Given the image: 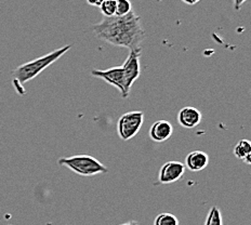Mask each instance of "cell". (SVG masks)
<instances>
[{
	"label": "cell",
	"mask_w": 251,
	"mask_h": 225,
	"mask_svg": "<svg viewBox=\"0 0 251 225\" xmlns=\"http://www.w3.org/2000/svg\"><path fill=\"white\" fill-rule=\"evenodd\" d=\"M141 51H142L141 48L130 51L127 60H126L124 64L122 65L123 72H124L125 87H126V90H127L129 94L134 81L138 79L141 74V67H140Z\"/></svg>",
	"instance_id": "cell-5"
},
{
	"label": "cell",
	"mask_w": 251,
	"mask_h": 225,
	"mask_svg": "<svg viewBox=\"0 0 251 225\" xmlns=\"http://www.w3.org/2000/svg\"><path fill=\"white\" fill-rule=\"evenodd\" d=\"M209 164V156L202 150L191 151L185 158V168L192 172H200Z\"/></svg>",
	"instance_id": "cell-10"
},
{
	"label": "cell",
	"mask_w": 251,
	"mask_h": 225,
	"mask_svg": "<svg viewBox=\"0 0 251 225\" xmlns=\"http://www.w3.org/2000/svg\"><path fill=\"white\" fill-rule=\"evenodd\" d=\"M205 225H223L221 212H220L218 207L213 206L210 209V211H209L208 216H207Z\"/></svg>",
	"instance_id": "cell-14"
},
{
	"label": "cell",
	"mask_w": 251,
	"mask_h": 225,
	"mask_svg": "<svg viewBox=\"0 0 251 225\" xmlns=\"http://www.w3.org/2000/svg\"><path fill=\"white\" fill-rule=\"evenodd\" d=\"M103 0H87V2L90 4V6H97L99 7L101 4Z\"/></svg>",
	"instance_id": "cell-17"
},
{
	"label": "cell",
	"mask_w": 251,
	"mask_h": 225,
	"mask_svg": "<svg viewBox=\"0 0 251 225\" xmlns=\"http://www.w3.org/2000/svg\"><path fill=\"white\" fill-rule=\"evenodd\" d=\"M201 122V113L200 109L193 106H185L177 114V123L184 129H193Z\"/></svg>",
	"instance_id": "cell-8"
},
{
	"label": "cell",
	"mask_w": 251,
	"mask_h": 225,
	"mask_svg": "<svg viewBox=\"0 0 251 225\" xmlns=\"http://www.w3.org/2000/svg\"><path fill=\"white\" fill-rule=\"evenodd\" d=\"M172 134H174V127L168 120L165 119L157 120L150 128V137L157 143H163L165 141H168Z\"/></svg>",
	"instance_id": "cell-9"
},
{
	"label": "cell",
	"mask_w": 251,
	"mask_h": 225,
	"mask_svg": "<svg viewBox=\"0 0 251 225\" xmlns=\"http://www.w3.org/2000/svg\"><path fill=\"white\" fill-rule=\"evenodd\" d=\"M185 166L181 161L171 160L167 161L159 170L158 181L161 184H172V183L177 182L182 176L184 175Z\"/></svg>",
	"instance_id": "cell-7"
},
{
	"label": "cell",
	"mask_w": 251,
	"mask_h": 225,
	"mask_svg": "<svg viewBox=\"0 0 251 225\" xmlns=\"http://www.w3.org/2000/svg\"><path fill=\"white\" fill-rule=\"evenodd\" d=\"M182 1L186 4H190V6H193V4H196L197 2H200L201 0H182Z\"/></svg>",
	"instance_id": "cell-18"
},
{
	"label": "cell",
	"mask_w": 251,
	"mask_h": 225,
	"mask_svg": "<svg viewBox=\"0 0 251 225\" xmlns=\"http://www.w3.org/2000/svg\"><path fill=\"white\" fill-rule=\"evenodd\" d=\"M246 1H247V0H234V9L238 11L240 7L243 6V3H245Z\"/></svg>",
	"instance_id": "cell-16"
},
{
	"label": "cell",
	"mask_w": 251,
	"mask_h": 225,
	"mask_svg": "<svg viewBox=\"0 0 251 225\" xmlns=\"http://www.w3.org/2000/svg\"><path fill=\"white\" fill-rule=\"evenodd\" d=\"M99 7H100L101 12L105 18L116 15V1H114V0H103Z\"/></svg>",
	"instance_id": "cell-13"
},
{
	"label": "cell",
	"mask_w": 251,
	"mask_h": 225,
	"mask_svg": "<svg viewBox=\"0 0 251 225\" xmlns=\"http://www.w3.org/2000/svg\"><path fill=\"white\" fill-rule=\"evenodd\" d=\"M57 164L83 176H92L108 172V169L102 163L94 158L93 156L86 154L63 157L57 160Z\"/></svg>",
	"instance_id": "cell-3"
},
{
	"label": "cell",
	"mask_w": 251,
	"mask_h": 225,
	"mask_svg": "<svg viewBox=\"0 0 251 225\" xmlns=\"http://www.w3.org/2000/svg\"><path fill=\"white\" fill-rule=\"evenodd\" d=\"M233 154L238 159L246 161V164L250 165V157H251V143L247 139H243L237 142L234 146Z\"/></svg>",
	"instance_id": "cell-11"
},
{
	"label": "cell",
	"mask_w": 251,
	"mask_h": 225,
	"mask_svg": "<svg viewBox=\"0 0 251 225\" xmlns=\"http://www.w3.org/2000/svg\"><path fill=\"white\" fill-rule=\"evenodd\" d=\"M91 75L100 78V79L106 81L108 85L117 88L124 99L128 98L129 93L126 90L125 87L124 72L122 66H114L107 70H92Z\"/></svg>",
	"instance_id": "cell-6"
},
{
	"label": "cell",
	"mask_w": 251,
	"mask_h": 225,
	"mask_svg": "<svg viewBox=\"0 0 251 225\" xmlns=\"http://www.w3.org/2000/svg\"><path fill=\"white\" fill-rule=\"evenodd\" d=\"M119 225H139V223L137 221H129V222H126V223L119 224Z\"/></svg>",
	"instance_id": "cell-19"
},
{
	"label": "cell",
	"mask_w": 251,
	"mask_h": 225,
	"mask_svg": "<svg viewBox=\"0 0 251 225\" xmlns=\"http://www.w3.org/2000/svg\"><path fill=\"white\" fill-rule=\"evenodd\" d=\"M132 11V4L130 0H117L116 1V15L124 17Z\"/></svg>",
	"instance_id": "cell-15"
},
{
	"label": "cell",
	"mask_w": 251,
	"mask_h": 225,
	"mask_svg": "<svg viewBox=\"0 0 251 225\" xmlns=\"http://www.w3.org/2000/svg\"><path fill=\"white\" fill-rule=\"evenodd\" d=\"M71 48V45H66L64 47H61L59 49L49 52L48 54L37 57V59L26 62L24 64L18 66L12 73L13 85L17 92L20 94H24L25 89L23 86L26 82L35 79L41 72L48 69L50 65L55 63L61 56L64 55L66 52H69Z\"/></svg>",
	"instance_id": "cell-2"
},
{
	"label": "cell",
	"mask_w": 251,
	"mask_h": 225,
	"mask_svg": "<svg viewBox=\"0 0 251 225\" xmlns=\"http://www.w3.org/2000/svg\"><path fill=\"white\" fill-rule=\"evenodd\" d=\"M144 123V113L141 111L127 112L119 117L117 132L123 141H129L137 135Z\"/></svg>",
	"instance_id": "cell-4"
},
{
	"label": "cell",
	"mask_w": 251,
	"mask_h": 225,
	"mask_svg": "<svg viewBox=\"0 0 251 225\" xmlns=\"http://www.w3.org/2000/svg\"><path fill=\"white\" fill-rule=\"evenodd\" d=\"M114 1H117V0H114Z\"/></svg>",
	"instance_id": "cell-20"
},
{
	"label": "cell",
	"mask_w": 251,
	"mask_h": 225,
	"mask_svg": "<svg viewBox=\"0 0 251 225\" xmlns=\"http://www.w3.org/2000/svg\"><path fill=\"white\" fill-rule=\"evenodd\" d=\"M154 225H180V223L175 214L163 212L155 218Z\"/></svg>",
	"instance_id": "cell-12"
},
{
	"label": "cell",
	"mask_w": 251,
	"mask_h": 225,
	"mask_svg": "<svg viewBox=\"0 0 251 225\" xmlns=\"http://www.w3.org/2000/svg\"><path fill=\"white\" fill-rule=\"evenodd\" d=\"M92 30L98 39L130 51L140 49L146 36L141 18L133 11L124 17H104L101 22L92 26Z\"/></svg>",
	"instance_id": "cell-1"
}]
</instances>
